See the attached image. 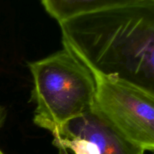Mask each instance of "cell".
<instances>
[{
  "label": "cell",
  "instance_id": "obj_1",
  "mask_svg": "<svg viewBox=\"0 0 154 154\" xmlns=\"http://www.w3.org/2000/svg\"><path fill=\"white\" fill-rule=\"evenodd\" d=\"M59 24L63 48L93 75L119 78L154 97V0Z\"/></svg>",
  "mask_w": 154,
  "mask_h": 154
},
{
  "label": "cell",
  "instance_id": "obj_2",
  "mask_svg": "<svg viewBox=\"0 0 154 154\" xmlns=\"http://www.w3.org/2000/svg\"><path fill=\"white\" fill-rule=\"evenodd\" d=\"M31 99L35 105L33 122L54 134L66 123L93 109L96 81L93 72L63 48L30 62Z\"/></svg>",
  "mask_w": 154,
  "mask_h": 154
},
{
  "label": "cell",
  "instance_id": "obj_3",
  "mask_svg": "<svg viewBox=\"0 0 154 154\" xmlns=\"http://www.w3.org/2000/svg\"><path fill=\"white\" fill-rule=\"evenodd\" d=\"M93 75L95 108L131 142L154 151V97L119 78Z\"/></svg>",
  "mask_w": 154,
  "mask_h": 154
},
{
  "label": "cell",
  "instance_id": "obj_4",
  "mask_svg": "<svg viewBox=\"0 0 154 154\" xmlns=\"http://www.w3.org/2000/svg\"><path fill=\"white\" fill-rule=\"evenodd\" d=\"M53 144L74 154H144L96 108L70 120L53 134Z\"/></svg>",
  "mask_w": 154,
  "mask_h": 154
},
{
  "label": "cell",
  "instance_id": "obj_5",
  "mask_svg": "<svg viewBox=\"0 0 154 154\" xmlns=\"http://www.w3.org/2000/svg\"><path fill=\"white\" fill-rule=\"evenodd\" d=\"M140 0H41L44 8L58 23Z\"/></svg>",
  "mask_w": 154,
  "mask_h": 154
},
{
  "label": "cell",
  "instance_id": "obj_6",
  "mask_svg": "<svg viewBox=\"0 0 154 154\" xmlns=\"http://www.w3.org/2000/svg\"><path fill=\"white\" fill-rule=\"evenodd\" d=\"M6 116H7V113H6L5 109L3 107L0 106V129L4 125V123L6 119Z\"/></svg>",
  "mask_w": 154,
  "mask_h": 154
},
{
  "label": "cell",
  "instance_id": "obj_7",
  "mask_svg": "<svg viewBox=\"0 0 154 154\" xmlns=\"http://www.w3.org/2000/svg\"><path fill=\"white\" fill-rule=\"evenodd\" d=\"M0 154H4L0 150ZM60 154H68V152L66 151H62V150H60Z\"/></svg>",
  "mask_w": 154,
  "mask_h": 154
}]
</instances>
